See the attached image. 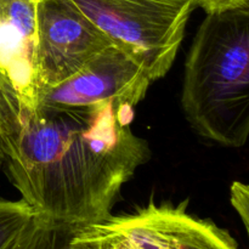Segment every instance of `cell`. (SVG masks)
Instances as JSON below:
<instances>
[{
    "mask_svg": "<svg viewBox=\"0 0 249 249\" xmlns=\"http://www.w3.org/2000/svg\"><path fill=\"white\" fill-rule=\"evenodd\" d=\"M196 6L202 7L207 15L249 6V0H195Z\"/></svg>",
    "mask_w": 249,
    "mask_h": 249,
    "instance_id": "obj_12",
    "label": "cell"
},
{
    "mask_svg": "<svg viewBox=\"0 0 249 249\" xmlns=\"http://www.w3.org/2000/svg\"><path fill=\"white\" fill-rule=\"evenodd\" d=\"M5 158H6V156H5L4 147H2V143L1 141H0V168H1L2 164L5 163Z\"/></svg>",
    "mask_w": 249,
    "mask_h": 249,
    "instance_id": "obj_13",
    "label": "cell"
},
{
    "mask_svg": "<svg viewBox=\"0 0 249 249\" xmlns=\"http://www.w3.org/2000/svg\"><path fill=\"white\" fill-rule=\"evenodd\" d=\"M101 249H240L232 236L187 203H156L88 225Z\"/></svg>",
    "mask_w": 249,
    "mask_h": 249,
    "instance_id": "obj_4",
    "label": "cell"
},
{
    "mask_svg": "<svg viewBox=\"0 0 249 249\" xmlns=\"http://www.w3.org/2000/svg\"><path fill=\"white\" fill-rule=\"evenodd\" d=\"M133 118L134 107L119 101L39 108L2 145L22 199L49 223L87 226L109 218L123 185L150 157Z\"/></svg>",
    "mask_w": 249,
    "mask_h": 249,
    "instance_id": "obj_1",
    "label": "cell"
},
{
    "mask_svg": "<svg viewBox=\"0 0 249 249\" xmlns=\"http://www.w3.org/2000/svg\"><path fill=\"white\" fill-rule=\"evenodd\" d=\"M230 202L240 215L246 231L249 230V187L241 181H233L230 187Z\"/></svg>",
    "mask_w": 249,
    "mask_h": 249,
    "instance_id": "obj_10",
    "label": "cell"
},
{
    "mask_svg": "<svg viewBox=\"0 0 249 249\" xmlns=\"http://www.w3.org/2000/svg\"><path fill=\"white\" fill-rule=\"evenodd\" d=\"M19 129V123L14 112L7 106L6 101L0 94V141L4 145L12 136L16 135Z\"/></svg>",
    "mask_w": 249,
    "mask_h": 249,
    "instance_id": "obj_11",
    "label": "cell"
},
{
    "mask_svg": "<svg viewBox=\"0 0 249 249\" xmlns=\"http://www.w3.org/2000/svg\"><path fill=\"white\" fill-rule=\"evenodd\" d=\"M36 5L38 0H0V94L19 128L36 112L43 89L36 65Z\"/></svg>",
    "mask_w": 249,
    "mask_h": 249,
    "instance_id": "obj_6",
    "label": "cell"
},
{
    "mask_svg": "<svg viewBox=\"0 0 249 249\" xmlns=\"http://www.w3.org/2000/svg\"><path fill=\"white\" fill-rule=\"evenodd\" d=\"M112 45L72 0H38L36 65L43 89L72 77Z\"/></svg>",
    "mask_w": 249,
    "mask_h": 249,
    "instance_id": "obj_5",
    "label": "cell"
},
{
    "mask_svg": "<svg viewBox=\"0 0 249 249\" xmlns=\"http://www.w3.org/2000/svg\"><path fill=\"white\" fill-rule=\"evenodd\" d=\"M75 6L139 65L152 82L177 57L195 0H72Z\"/></svg>",
    "mask_w": 249,
    "mask_h": 249,
    "instance_id": "obj_3",
    "label": "cell"
},
{
    "mask_svg": "<svg viewBox=\"0 0 249 249\" xmlns=\"http://www.w3.org/2000/svg\"><path fill=\"white\" fill-rule=\"evenodd\" d=\"M38 218V214L22 198H0V249H10L18 242Z\"/></svg>",
    "mask_w": 249,
    "mask_h": 249,
    "instance_id": "obj_9",
    "label": "cell"
},
{
    "mask_svg": "<svg viewBox=\"0 0 249 249\" xmlns=\"http://www.w3.org/2000/svg\"><path fill=\"white\" fill-rule=\"evenodd\" d=\"M10 249H101V243L88 225H63L38 218Z\"/></svg>",
    "mask_w": 249,
    "mask_h": 249,
    "instance_id": "obj_8",
    "label": "cell"
},
{
    "mask_svg": "<svg viewBox=\"0 0 249 249\" xmlns=\"http://www.w3.org/2000/svg\"><path fill=\"white\" fill-rule=\"evenodd\" d=\"M181 107L201 136L242 147L249 136V6L207 15L185 61Z\"/></svg>",
    "mask_w": 249,
    "mask_h": 249,
    "instance_id": "obj_2",
    "label": "cell"
},
{
    "mask_svg": "<svg viewBox=\"0 0 249 249\" xmlns=\"http://www.w3.org/2000/svg\"><path fill=\"white\" fill-rule=\"evenodd\" d=\"M151 83L142 66L112 45L68 79L44 88L38 109L90 107L109 101L135 107L145 97Z\"/></svg>",
    "mask_w": 249,
    "mask_h": 249,
    "instance_id": "obj_7",
    "label": "cell"
}]
</instances>
